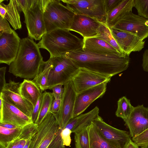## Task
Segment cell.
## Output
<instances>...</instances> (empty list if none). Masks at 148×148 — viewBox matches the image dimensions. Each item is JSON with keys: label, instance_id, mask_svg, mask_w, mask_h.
Segmentation results:
<instances>
[{"label": "cell", "instance_id": "47", "mask_svg": "<svg viewBox=\"0 0 148 148\" xmlns=\"http://www.w3.org/2000/svg\"><path fill=\"white\" fill-rule=\"evenodd\" d=\"M6 13V10L5 8L3 5L1 3H0V15L3 18H4Z\"/></svg>", "mask_w": 148, "mask_h": 148}, {"label": "cell", "instance_id": "13", "mask_svg": "<svg viewBox=\"0 0 148 148\" xmlns=\"http://www.w3.org/2000/svg\"><path fill=\"white\" fill-rule=\"evenodd\" d=\"M21 39L13 29L11 34H0V63L9 65L15 59Z\"/></svg>", "mask_w": 148, "mask_h": 148}, {"label": "cell", "instance_id": "39", "mask_svg": "<svg viewBox=\"0 0 148 148\" xmlns=\"http://www.w3.org/2000/svg\"><path fill=\"white\" fill-rule=\"evenodd\" d=\"M71 131L68 129L64 128L62 129L61 135L65 146H69L71 144Z\"/></svg>", "mask_w": 148, "mask_h": 148}, {"label": "cell", "instance_id": "26", "mask_svg": "<svg viewBox=\"0 0 148 148\" xmlns=\"http://www.w3.org/2000/svg\"><path fill=\"white\" fill-rule=\"evenodd\" d=\"M38 126L37 124L32 123L24 126L20 134L6 148H23L28 140L36 133Z\"/></svg>", "mask_w": 148, "mask_h": 148}, {"label": "cell", "instance_id": "18", "mask_svg": "<svg viewBox=\"0 0 148 148\" xmlns=\"http://www.w3.org/2000/svg\"><path fill=\"white\" fill-rule=\"evenodd\" d=\"M102 23L95 18L75 14L69 30L79 34L83 38L97 37Z\"/></svg>", "mask_w": 148, "mask_h": 148}, {"label": "cell", "instance_id": "7", "mask_svg": "<svg viewBox=\"0 0 148 148\" xmlns=\"http://www.w3.org/2000/svg\"><path fill=\"white\" fill-rule=\"evenodd\" d=\"M60 128L54 114L50 111L38 125L29 148H49Z\"/></svg>", "mask_w": 148, "mask_h": 148}, {"label": "cell", "instance_id": "25", "mask_svg": "<svg viewBox=\"0 0 148 148\" xmlns=\"http://www.w3.org/2000/svg\"><path fill=\"white\" fill-rule=\"evenodd\" d=\"M90 148H122L104 138L92 123L88 126Z\"/></svg>", "mask_w": 148, "mask_h": 148}, {"label": "cell", "instance_id": "32", "mask_svg": "<svg viewBox=\"0 0 148 148\" xmlns=\"http://www.w3.org/2000/svg\"><path fill=\"white\" fill-rule=\"evenodd\" d=\"M74 134L75 148H90L88 127Z\"/></svg>", "mask_w": 148, "mask_h": 148}, {"label": "cell", "instance_id": "29", "mask_svg": "<svg viewBox=\"0 0 148 148\" xmlns=\"http://www.w3.org/2000/svg\"><path fill=\"white\" fill-rule=\"evenodd\" d=\"M108 43L114 48L121 54L127 55L122 51L116 41L112 36L109 27L105 23H102L98 31L97 37Z\"/></svg>", "mask_w": 148, "mask_h": 148}, {"label": "cell", "instance_id": "2", "mask_svg": "<svg viewBox=\"0 0 148 148\" xmlns=\"http://www.w3.org/2000/svg\"><path fill=\"white\" fill-rule=\"evenodd\" d=\"M43 61L40 48L33 39L23 38L21 40L16 57L9 65L8 72L16 77L34 79L39 73Z\"/></svg>", "mask_w": 148, "mask_h": 148}, {"label": "cell", "instance_id": "17", "mask_svg": "<svg viewBox=\"0 0 148 148\" xmlns=\"http://www.w3.org/2000/svg\"><path fill=\"white\" fill-rule=\"evenodd\" d=\"M124 122L132 138L140 134L148 129V108L143 105L134 107Z\"/></svg>", "mask_w": 148, "mask_h": 148}, {"label": "cell", "instance_id": "8", "mask_svg": "<svg viewBox=\"0 0 148 148\" xmlns=\"http://www.w3.org/2000/svg\"><path fill=\"white\" fill-rule=\"evenodd\" d=\"M75 14L95 18L105 23V0H62Z\"/></svg>", "mask_w": 148, "mask_h": 148}, {"label": "cell", "instance_id": "4", "mask_svg": "<svg viewBox=\"0 0 148 148\" xmlns=\"http://www.w3.org/2000/svg\"><path fill=\"white\" fill-rule=\"evenodd\" d=\"M60 0H46L44 19L47 32L57 29L69 30L75 13Z\"/></svg>", "mask_w": 148, "mask_h": 148}, {"label": "cell", "instance_id": "36", "mask_svg": "<svg viewBox=\"0 0 148 148\" xmlns=\"http://www.w3.org/2000/svg\"><path fill=\"white\" fill-rule=\"evenodd\" d=\"M43 98V92L41 93L38 101L33 108L31 116V119L32 122L36 123L38 120L41 109Z\"/></svg>", "mask_w": 148, "mask_h": 148}, {"label": "cell", "instance_id": "22", "mask_svg": "<svg viewBox=\"0 0 148 148\" xmlns=\"http://www.w3.org/2000/svg\"><path fill=\"white\" fill-rule=\"evenodd\" d=\"M83 40L84 50L98 53L121 55L106 41L96 37L84 38Z\"/></svg>", "mask_w": 148, "mask_h": 148}, {"label": "cell", "instance_id": "16", "mask_svg": "<svg viewBox=\"0 0 148 148\" xmlns=\"http://www.w3.org/2000/svg\"><path fill=\"white\" fill-rule=\"evenodd\" d=\"M109 28L112 36L125 55L130 56L131 52L140 51L144 48L145 41L136 35Z\"/></svg>", "mask_w": 148, "mask_h": 148}, {"label": "cell", "instance_id": "49", "mask_svg": "<svg viewBox=\"0 0 148 148\" xmlns=\"http://www.w3.org/2000/svg\"><path fill=\"white\" fill-rule=\"evenodd\" d=\"M139 148H148V145L140 147Z\"/></svg>", "mask_w": 148, "mask_h": 148}, {"label": "cell", "instance_id": "31", "mask_svg": "<svg viewBox=\"0 0 148 148\" xmlns=\"http://www.w3.org/2000/svg\"><path fill=\"white\" fill-rule=\"evenodd\" d=\"M52 92L45 91L43 93V98L41 109L36 123L39 125L50 111L51 107L54 100Z\"/></svg>", "mask_w": 148, "mask_h": 148}, {"label": "cell", "instance_id": "37", "mask_svg": "<svg viewBox=\"0 0 148 148\" xmlns=\"http://www.w3.org/2000/svg\"><path fill=\"white\" fill-rule=\"evenodd\" d=\"M13 30L7 21L0 16V34L3 33L11 34Z\"/></svg>", "mask_w": 148, "mask_h": 148}, {"label": "cell", "instance_id": "35", "mask_svg": "<svg viewBox=\"0 0 148 148\" xmlns=\"http://www.w3.org/2000/svg\"><path fill=\"white\" fill-rule=\"evenodd\" d=\"M62 128L60 127L56 136L50 144L49 148H65L61 135Z\"/></svg>", "mask_w": 148, "mask_h": 148}, {"label": "cell", "instance_id": "48", "mask_svg": "<svg viewBox=\"0 0 148 148\" xmlns=\"http://www.w3.org/2000/svg\"><path fill=\"white\" fill-rule=\"evenodd\" d=\"M31 138H29L26 144H25V146H24L23 148H29L31 141Z\"/></svg>", "mask_w": 148, "mask_h": 148}, {"label": "cell", "instance_id": "11", "mask_svg": "<svg viewBox=\"0 0 148 148\" xmlns=\"http://www.w3.org/2000/svg\"><path fill=\"white\" fill-rule=\"evenodd\" d=\"M20 84L19 82L10 80L0 94L1 95L4 100L17 108L31 118L33 106L20 93Z\"/></svg>", "mask_w": 148, "mask_h": 148}, {"label": "cell", "instance_id": "33", "mask_svg": "<svg viewBox=\"0 0 148 148\" xmlns=\"http://www.w3.org/2000/svg\"><path fill=\"white\" fill-rule=\"evenodd\" d=\"M138 15L148 20V0H134Z\"/></svg>", "mask_w": 148, "mask_h": 148}, {"label": "cell", "instance_id": "44", "mask_svg": "<svg viewBox=\"0 0 148 148\" xmlns=\"http://www.w3.org/2000/svg\"><path fill=\"white\" fill-rule=\"evenodd\" d=\"M142 66L144 71L148 72V49H146L143 54Z\"/></svg>", "mask_w": 148, "mask_h": 148}, {"label": "cell", "instance_id": "46", "mask_svg": "<svg viewBox=\"0 0 148 148\" xmlns=\"http://www.w3.org/2000/svg\"><path fill=\"white\" fill-rule=\"evenodd\" d=\"M0 126L8 129H15L20 127H22L17 126L12 124L9 123H0Z\"/></svg>", "mask_w": 148, "mask_h": 148}, {"label": "cell", "instance_id": "1", "mask_svg": "<svg viewBox=\"0 0 148 148\" xmlns=\"http://www.w3.org/2000/svg\"><path fill=\"white\" fill-rule=\"evenodd\" d=\"M65 56L79 68L111 77L127 69L130 60L128 55L98 53L82 49L68 53Z\"/></svg>", "mask_w": 148, "mask_h": 148}, {"label": "cell", "instance_id": "38", "mask_svg": "<svg viewBox=\"0 0 148 148\" xmlns=\"http://www.w3.org/2000/svg\"><path fill=\"white\" fill-rule=\"evenodd\" d=\"M34 0H16L19 8L21 11L25 13L32 6Z\"/></svg>", "mask_w": 148, "mask_h": 148}, {"label": "cell", "instance_id": "3", "mask_svg": "<svg viewBox=\"0 0 148 148\" xmlns=\"http://www.w3.org/2000/svg\"><path fill=\"white\" fill-rule=\"evenodd\" d=\"M37 44L39 48L49 52L50 58H53L65 56L68 53L82 49L83 40L69 30L57 29L47 32Z\"/></svg>", "mask_w": 148, "mask_h": 148}, {"label": "cell", "instance_id": "5", "mask_svg": "<svg viewBox=\"0 0 148 148\" xmlns=\"http://www.w3.org/2000/svg\"><path fill=\"white\" fill-rule=\"evenodd\" d=\"M51 64L48 80V89L55 86L64 85L72 81L79 68L66 56L50 58Z\"/></svg>", "mask_w": 148, "mask_h": 148}, {"label": "cell", "instance_id": "14", "mask_svg": "<svg viewBox=\"0 0 148 148\" xmlns=\"http://www.w3.org/2000/svg\"><path fill=\"white\" fill-rule=\"evenodd\" d=\"M108 83H103L77 93L73 118L81 114L95 100L102 97L105 93Z\"/></svg>", "mask_w": 148, "mask_h": 148}, {"label": "cell", "instance_id": "19", "mask_svg": "<svg viewBox=\"0 0 148 148\" xmlns=\"http://www.w3.org/2000/svg\"><path fill=\"white\" fill-rule=\"evenodd\" d=\"M0 113L1 123H11L23 127L33 123L31 118L3 99V108Z\"/></svg>", "mask_w": 148, "mask_h": 148}, {"label": "cell", "instance_id": "12", "mask_svg": "<svg viewBox=\"0 0 148 148\" xmlns=\"http://www.w3.org/2000/svg\"><path fill=\"white\" fill-rule=\"evenodd\" d=\"M111 77L79 68L72 81L76 93H78L103 83H108Z\"/></svg>", "mask_w": 148, "mask_h": 148}, {"label": "cell", "instance_id": "41", "mask_svg": "<svg viewBox=\"0 0 148 148\" xmlns=\"http://www.w3.org/2000/svg\"><path fill=\"white\" fill-rule=\"evenodd\" d=\"M62 85H58L52 88V92L54 99H61L64 92V88Z\"/></svg>", "mask_w": 148, "mask_h": 148}, {"label": "cell", "instance_id": "28", "mask_svg": "<svg viewBox=\"0 0 148 148\" xmlns=\"http://www.w3.org/2000/svg\"><path fill=\"white\" fill-rule=\"evenodd\" d=\"M23 127L8 129L0 126V148H6L10 143L20 134Z\"/></svg>", "mask_w": 148, "mask_h": 148}, {"label": "cell", "instance_id": "30", "mask_svg": "<svg viewBox=\"0 0 148 148\" xmlns=\"http://www.w3.org/2000/svg\"><path fill=\"white\" fill-rule=\"evenodd\" d=\"M134 108L131 104L130 100L125 96L123 97L118 101L115 115L116 116L122 118L124 121L129 117Z\"/></svg>", "mask_w": 148, "mask_h": 148}, {"label": "cell", "instance_id": "42", "mask_svg": "<svg viewBox=\"0 0 148 148\" xmlns=\"http://www.w3.org/2000/svg\"><path fill=\"white\" fill-rule=\"evenodd\" d=\"M6 67H3L0 69V93L4 88L6 83L5 75L6 71Z\"/></svg>", "mask_w": 148, "mask_h": 148}, {"label": "cell", "instance_id": "10", "mask_svg": "<svg viewBox=\"0 0 148 148\" xmlns=\"http://www.w3.org/2000/svg\"><path fill=\"white\" fill-rule=\"evenodd\" d=\"M64 92L61 98L60 110L57 114H54L59 127L64 128L73 118L76 93L73 83L71 81L64 85Z\"/></svg>", "mask_w": 148, "mask_h": 148}, {"label": "cell", "instance_id": "21", "mask_svg": "<svg viewBox=\"0 0 148 148\" xmlns=\"http://www.w3.org/2000/svg\"><path fill=\"white\" fill-rule=\"evenodd\" d=\"M134 0H122L117 6L107 14L105 24L112 27L127 14L132 12Z\"/></svg>", "mask_w": 148, "mask_h": 148}, {"label": "cell", "instance_id": "34", "mask_svg": "<svg viewBox=\"0 0 148 148\" xmlns=\"http://www.w3.org/2000/svg\"><path fill=\"white\" fill-rule=\"evenodd\" d=\"M132 139L139 147L148 145V129Z\"/></svg>", "mask_w": 148, "mask_h": 148}, {"label": "cell", "instance_id": "24", "mask_svg": "<svg viewBox=\"0 0 148 148\" xmlns=\"http://www.w3.org/2000/svg\"><path fill=\"white\" fill-rule=\"evenodd\" d=\"M5 8L6 13L4 18L8 21L15 30L21 28L20 13L21 12L16 0H10L7 5L1 3Z\"/></svg>", "mask_w": 148, "mask_h": 148}, {"label": "cell", "instance_id": "15", "mask_svg": "<svg viewBox=\"0 0 148 148\" xmlns=\"http://www.w3.org/2000/svg\"><path fill=\"white\" fill-rule=\"evenodd\" d=\"M92 123L104 138L122 148L125 143L131 139L129 132L116 129L109 125L99 115L93 121Z\"/></svg>", "mask_w": 148, "mask_h": 148}, {"label": "cell", "instance_id": "40", "mask_svg": "<svg viewBox=\"0 0 148 148\" xmlns=\"http://www.w3.org/2000/svg\"><path fill=\"white\" fill-rule=\"evenodd\" d=\"M122 0H105V7L107 14L113 10Z\"/></svg>", "mask_w": 148, "mask_h": 148}, {"label": "cell", "instance_id": "43", "mask_svg": "<svg viewBox=\"0 0 148 148\" xmlns=\"http://www.w3.org/2000/svg\"><path fill=\"white\" fill-rule=\"evenodd\" d=\"M61 99H54L51 105L50 112L54 114L59 112L61 106Z\"/></svg>", "mask_w": 148, "mask_h": 148}, {"label": "cell", "instance_id": "27", "mask_svg": "<svg viewBox=\"0 0 148 148\" xmlns=\"http://www.w3.org/2000/svg\"><path fill=\"white\" fill-rule=\"evenodd\" d=\"M51 64L49 59L43 61L40 68L39 72L32 81L43 92L48 89V80Z\"/></svg>", "mask_w": 148, "mask_h": 148}, {"label": "cell", "instance_id": "20", "mask_svg": "<svg viewBox=\"0 0 148 148\" xmlns=\"http://www.w3.org/2000/svg\"><path fill=\"white\" fill-rule=\"evenodd\" d=\"M99 108L95 107L89 112L71 118L64 128L70 130L72 133H75L87 127L98 115Z\"/></svg>", "mask_w": 148, "mask_h": 148}, {"label": "cell", "instance_id": "6", "mask_svg": "<svg viewBox=\"0 0 148 148\" xmlns=\"http://www.w3.org/2000/svg\"><path fill=\"white\" fill-rule=\"evenodd\" d=\"M45 0H34L31 7L24 13V22L28 37L40 40L47 33L44 19Z\"/></svg>", "mask_w": 148, "mask_h": 148}, {"label": "cell", "instance_id": "9", "mask_svg": "<svg viewBox=\"0 0 148 148\" xmlns=\"http://www.w3.org/2000/svg\"><path fill=\"white\" fill-rule=\"evenodd\" d=\"M111 27L135 35L143 40L148 37V20L132 12Z\"/></svg>", "mask_w": 148, "mask_h": 148}, {"label": "cell", "instance_id": "23", "mask_svg": "<svg viewBox=\"0 0 148 148\" xmlns=\"http://www.w3.org/2000/svg\"><path fill=\"white\" fill-rule=\"evenodd\" d=\"M19 90L22 96L30 102L33 108L42 92L32 80L27 79L20 83Z\"/></svg>", "mask_w": 148, "mask_h": 148}, {"label": "cell", "instance_id": "45", "mask_svg": "<svg viewBox=\"0 0 148 148\" xmlns=\"http://www.w3.org/2000/svg\"><path fill=\"white\" fill-rule=\"evenodd\" d=\"M123 148H139V147L132 140L130 139L125 143Z\"/></svg>", "mask_w": 148, "mask_h": 148}]
</instances>
